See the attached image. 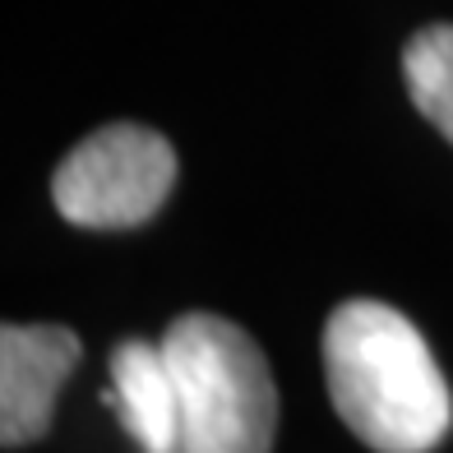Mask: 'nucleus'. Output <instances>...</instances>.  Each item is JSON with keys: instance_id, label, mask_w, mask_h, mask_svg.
Here are the masks:
<instances>
[{"instance_id": "nucleus-1", "label": "nucleus", "mask_w": 453, "mask_h": 453, "mask_svg": "<svg viewBox=\"0 0 453 453\" xmlns=\"http://www.w3.org/2000/svg\"><path fill=\"white\" fill-rule=\"evenodd\" d=\"M324 384L375 453H430L453 426L449 380L421 328L384 301H342L324 324Z\"/></svg>"}, {"instance_id": "nucleus-3", "label": "nucleus", "mask_w": 453, "mask_h": 453, "mask_svg": "<svg viewBox=\"0 0 453 453\" xmlns=\"http://www.w3.org/2000/svg\"><path fill=\"white\" fill-rule=\"evenodd\" d=\"M176 185V149L134 120L102 126L79 139L51 176V203L70 226L126 232L143 226Z\"/></svg>"}, {"instance_id": "nucleus-5", "label": "nucleus", "mask_w": 453, "mask_h": 453, "mask_svg": "<svg viewBox=\"0 0 453 453\" xmlns=\"http://www.w3.org/2000/svg\"><path fill=\"white\" fill-rule=\"evenodd\" d=\"M107 403L120 411L139 453H180V388L162 342L126 338L116 347Z\"/></svg>"}, {"instance_id": "nucleus-6", "label": "nucleus", "mask_w": 453, "mask_h": 453, "mask_svg": "<svg viewBox=\"0 0 453 453\" xmlns=\"http://www.w3.org/2000/svg\"><path fill=\"white\" fill-rule=\"evenodd\" d=\"M403 79L417 111L453 143V24H430L403 47Z\"/></svg>"}, {"instance_id": "nucleus-2", "label": "nucleus", "mask_w": 453, "mask_h": 453, "mask_svg": "<svg viewBox=\"0 0 453 453\" xmlns=\"http://www.w3.org/2000/svg\"><path fill=\"white\" fill-rule=\"evenodd\" d=\"M162 352L180 388V453H269L278 384L259 342L222 315H180Z\"/></svg>"}, {"instance_id": "nucleus-4", "label": "nucleus", "mask_w": 453, "mask_h": 453, "mask_svg": "<svg viewBox=\"0 0 453 453\" xmlns=\"http://www.w3.org/2000/svg\"><path fill=\"white\" fill-rule=\"evenodd\" d=\"M84 357L65 324H5L0 328V444H37L51 426L56 394Z\"/></svg>"}]
</instances>
